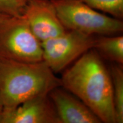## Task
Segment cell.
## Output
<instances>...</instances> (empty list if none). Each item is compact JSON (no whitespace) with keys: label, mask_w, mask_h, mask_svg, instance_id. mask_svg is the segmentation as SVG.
Here are the masks:
<instances>
[{"label":"cell","mask_w":123,"mask_h":123,"mask_svg":"<svg viewBox=\"0 0 123 123\" xmlns=\"http://www.w3.org/2000/svg\"><path fill=\"white\" fill-rule=\"evenodd\" d=\"M62 72L61 86L83 101L101 122L116 123L109 68L93 49Z\"/></svg>","instance_id":"1"},{"label":"cell","mask_w":123,"mask_h":123,"mask_svg":"<svg viewBox=\"0 0 123 123\" xmlns=\"http://www.w3.org/2000/svg\"><path fill=\"white\" fill-rule=\"evenodd\" d=\"M61 86V79L43 61L26 63L0 59V105L3 108L15 107Z\"/></svg>","instance_id":"2"},{"label":"cell","mask_w":123,"mask_h":123,"mask_svg":"<svg viewBox=\"0 0 123 123\" xmlns=\"http://www.w3.org/2000/svg\"><path fill=\"white\" fill-rule=\"evenodd\" d=\"M66 30L92 35L122 34L123 20L101 13L80 0H51Z\"/></svg>","instance_id":"3"},{"label":"cell","mask_w":123,"mask_h":123,"mask_svg":"<svg viewBox=\"0 0 123 123\" xmlns=\"http://www.w3.org/2000/svg\"><path fill=\"white\" fill-rule=\"evenodd\" d=\"M0 59L26 63L43 61L42 43L24 15L9 17L0 22Z\"/></svg>","instance_id":"4"},{"label":"cell","mask_w":123,"mask_h":123,"mask_svg":"<svg viewBox=\"0 0 123 123\" xmlns=\"http://www.w3.org/2000/svg\"><path fill=\"white\" fill-rule=\"evenodd\" d=\"M98 35L66 30L42 42L43 61L54 73H62L88 51L93 49Z\"/></svg>","instance_id":"5"},{"label":"cell","mask_w":123,"mask_h":123,"mask_svg":"<svg viewBox=\"0 0 123 123\" xmlns=\"http://www.w3.org/2000/svg\"><path fill=\"white\" fill-rule=\"evenodd\" d=\"M0 123H60L48 94L34 96L17 107L3 108Z\"/></svg>","instance_id":"6"},{"label":"cell","mask_w":123,"mask_h":123,"mask_svg":"<svg viewBox=\"0 0 123 123\" xmlns=\"http://www.w3.org/2000/svg\"><path fill=\"white\" fill-rule=\"evenodd\" d=\"M41 42L66 31L51 0H29L24 15Z\"/></svg>","instance_id":"7"},{"label":"cell","mask_w":123,"mask_h":123,"mask_svg":"<svg viewBox=\"0 0 123 123\" xmlns=\"http://www.w3.org/2000/svg\"><path fill=\"white\" fill-rule=\"evenodd\" d=\"M49 96L60 123H102L90 108L62 86L51 91Z\"/></svg>","instance_id":"8"},{"label":"cell","mask_w":123,"mask_h":123,"mask_svg":"<svg viewBox=\"0 0 123 123\" xmlns=\"http://www.w3.org/2000/svg\"><path fill=\"white\" fill-rule=\"evenodd\" d=\"M93 49L103 60L123 65V35L98 36Z\"/></svg>","instance_id":"9"},{"label":"cell","mask_w":123,"mask_h":123,"mask_svg":"<svg viewBox=\"0 0 123 123\" xmlns=\"http://www.w3.org/2000/svg\"><path fill=\"white\" fill-rule=\"evenodd\" d=\"M111 78L116 123H123V67L111 63L109 67Z\"/></svg>","instance_id":"10"},{"label":"cell","mask_w":123,"mask_h":123,"mask_svg":"<svg viewBox=\"0 0 123 123\" xmlns=\"http://www.w3.org/2000/svg\"><path fill=\"white\" fill-rule=\"evenodd\" d=\"M92 8L123 19V0H80Z\"/></svg>","instance_id":"11"},{"label":"cell","mask_w":123,"mask_h":123,"mask_svg":"<svg viewBox=\"0 0 123 123\" xmlns=\"http://www.w3.org/2000/svg\"><path fill=\"white\" fill-rule=\"evenodd\" d=\"M29 0H0V13L10 17L24 15Z\"/></svg>","instance_id":"12"},{"label":"cell","mask_w":123,"mask_h":123,"mask_svg":"<svg viewBox=\"0 0 123 123\" xmlns=\"http://www.w3.org/2000/svg\"><path fill=\"white\" fill-rule=\"evenodd\" d=\"M9 17L10 16H8V15H5V14H3L0 13V22H1V21H4V20L6 18Z\"/></svg>","instance_id":"13"},{"label":"cell","mask_w":123,"mask_h":123,"mask_svg":"<svg viewBox=\"0 0 123 123\" xmlns=\"http://www.w3.org/2000/svg\"><path fill=\"white\" fill-rule=\"evenodd\" d=\"M2 111H3V108L0 105V119H1V115H2Z\"/></svg>","instance_id":"14"}]
</instances>
